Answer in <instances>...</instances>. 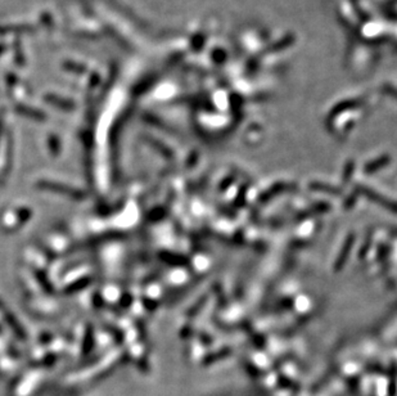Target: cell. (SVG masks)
Wrapping results in <instances>:
<instances>
[{"mask_svg":"<svg viewBox=\"0 0 397 396\" xmlns=\"http://www.w3.org/2000/svg\"><path fill=\"white\" fill-rule=\"evenodd\" d=\"M356 190H357L360 194H362L364 197H366L368 200L373 201V202H375V203H378V205H381L382 207H385V209L390 210V211L397 213V203L396 202L391 201L390 198H387V197L377 193V192H374L372 188L364 187V185H357V187H356Z\"/></svg>","mask_w":397,"mask_h":396,"instance_id":"cell-1","label":"cell"},{"mask_svg":"<svg viewBox=\"0 0 397 396\" xmlns=\"http://www.w3.org/2000/svg\"><path fill=\"white\" fill-rule=\"evenodd\" d=\"M293 188H295V185H293V184L278 183V184H275V185H272V187L270 188V189L267 190V192H265V193H264L263 196L260 197V201H261V202L269 201V200H271L272 197L276 196V194L283 193V192H285V190L293 189Z\"/></svg>","mask_w":397,"mask_h":396,"instance_id":"cell-2","label":"cell"},{"mask_svg":"<svg viewBox=\"0 0 397 396\" xmlns=\"http://www.w3.org/2000/svg\"><path fill=\"white\" fill-rule=\"evenodd\" d=\"M351 246H353V237H350V238L346 241V243H345V246H343L342 252H341V255L338 256V259H337V261H336V266H334L336 267V270H340L341 267L343 266L345 261H346V258L349 256V254H350Z\"/></svg>","mask_w":397,"mask_h":396,"instance_id":"cell-3","label":"cell"},{"mask_svg":"<svg viewBox=\"0 0 397 396\" xmlns=\"http://www.w3.org/2000/svg\"><path fill=\"white\" fill-rule=\"evenodd\" d=\"M310 188L311 190H317V192H324V193H330V194H340L341 190L336 187H332V185H328V184H323V183H310Z\"/></svg>","mask_w":397,"mask_h":396,"instance_id":"cell-4","label":"cell"},{"mask_svg":"<svg viewBox=\"0 0 397 396\" xmlns=\"http://www.w3.org/2000/svg\"><path fill=\"white\" fill-rule=\"evenodd\" d=\"M388 161H390V160H387V158H383V160H379V161L372 162V164L366 165L365 169H364V171L368 173V174H372V173H375L377 170H379L382 166H385Z\"/></svg>","mask_w":397,"mask_h":396,"instance_id":"cell-5","label":"cell"}]
</instances>
